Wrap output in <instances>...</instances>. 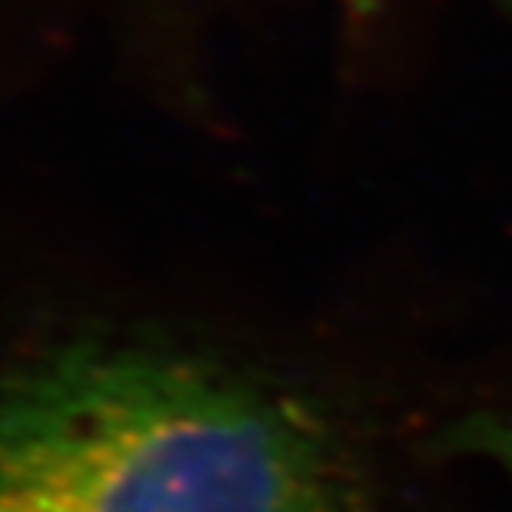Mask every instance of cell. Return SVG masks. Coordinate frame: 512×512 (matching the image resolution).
Listing matches in <instances>:
<instances>
[{
	"mask_svg": "<svg viewBox=\"0 0 512 512\" xmlns=\"http://www.w3.org/2000/svg\"><path fill=\"white\" fill-rule=\"evenodd\" d=\"M0 512H356L330 416L193 326L84 320L0 356Z\"/></svg>",
	"mask_w": 512,
	"mask_h": 512,
	"instance_id": "obj_1",
	"label": "cell"
},
{
	"mask_svg": "<svg viewBox=\"0 0 512 512\" xmlns=\"http://www.w3.org/2000/svg\"><path fill=\"white\" fill-rule=\"evenodd\" d=\"M509 4H512V0H509Z\"/></svg>",
	"mask_w": 512,
	"mask_h": 512,
	"instance_id": "obj_3",
	"label": "cell"
},
{
	"mask_svg": "<svg viewBox=\"0 0 512 512\" xmlns=\"http://www.w3.org/2000/svg\"><path fill=\"white\" fill-rule=\"evenodd\" d=\"M449 439L459 453L499 466L512 483V413L466 416L456 429H449Z\"/></svg>",
	"mask_w": 512,
	"mask_h": 512,
	"instance_id": "obj_2",
	"label": "cell"
}]
</instances>
